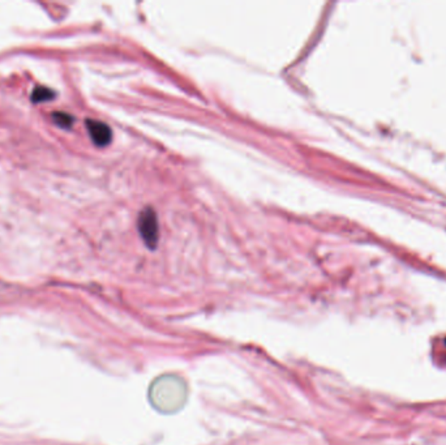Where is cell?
Instances as JSON below:
<instances>
[{
	"mask_svg": "<svg viewBox=\"0 0 446 445\" xmlns=\"http://www.w3.org/2000/svg\"><path fill=\"white\" fill-rule=\"evenodd\" d=\"M86 128L89 131L92 140L98 147H106L111 141V129L107 124L98 120H86Z\"/></svg>",
	"mask_w": 446,
	"mask_h": 445,
	"instance_id": "7a4b0ae2",
	"label": "cell"
},
{
	"mask_svg": "<svg viewBox=\"0 0 446 445\" xmlns=\"http://www.w3.org/2000/svg\"><path fill=\"white\" fill-rule=\"evenodd\" d=\"M52 119L61 128H71L72 124H73V118L69 114H65V112H54Z\"/></svg>",
	"mask_w": 446,
	"mask_h": 445,
	"instance_id": "277c9868",
	"label": "cell"
},
{
	"mask_svg": "<svg viewBox=\"0 0 446 445\" xmlns=\"http://www.w3.org/2000/svg\"><path fill=\"white\" fill-rule=\"evenodd\" d=\"M54 97V92L49 89V88H46V86H37L32 93V100L36 102V103H38V102H46V100L52 99Z\"/></svg>",
	"mask_w": 446,
	"mask_h": 445,
	"instance_id": "3957f363",
	"label": "cell"
},
{
	"mask_svg": "<svg viewBox=\"0 0 446 445\" xmlns=\"http://www.w3.org/2000/svg\"><path fill=\"white\" fill-rule=\"evenodd\" d=\"M139 229L141 237L149 247H154L158 242L157 215L151 209H145L139 218Z\"/></svg>",
	"mask_w": 446,
	"mask_h": 445,
	"instance_id": "6da1fadb",
	"label": "cell"
}]
</instances>
